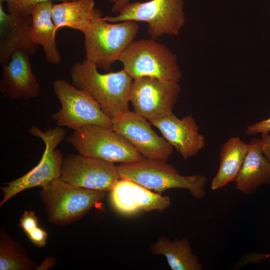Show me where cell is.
I'll list each match as a JSON object with an SVG mask.
<instances>
[{
    "label": "cell",
    "mask_w": 270,
    "mask_h": 270,
    "mask_svg": "<svg viewBox=\"0 0 270 270\" xmlns=\"http://www.w3.org/2000/svg\"><path fill=\"white\" fill-rule=\"evenodd\" d=\"M97 68L87 59L74 62L70 70L72 84L92 98L104 113L112 118L129 110L132 78L124 69L101 74Z\"/></svg>",
    "instance_id": "6da1fadb"
},
{
    "label": "cell",
    "mask_w": 270,
    "mask_h": 270,
    "mask_svg": "<svg viewBox=\"0 0 270 270\" xmlns=\"http://www.w3.org/2000/svg\"><path fill=\"white\" fill-rule=\"evenodd\" d=\"M138 30V25L134 21L108 23L102 17L101 11L96 8L89 27L83 33L86 59L98 68L110 71L122 52L134 40Z\"/></svg>",
    "instance_id": "7a4b0ae2"
},
{
    "label": "cell",
    "mask_w": 270,
    "mask_h": 270,
    "mask_svg": "<svg viewBox=\"0 0 270 270\" xmlns=\"http://www.w3.org/2000/svg\"><path fill=\"white\" fill-rule=\"evenodd\" d=\"M120 179L132 180L159 194L172 188L188 190L194 198L206 194L207 178L202 174L185 176L166 161L144 158L139 161L116 166Z\"/></svg>",
    "instance_id": "3957f363"
},
{
    "label": "cell",
    "mask_w": 270,
    "mask_h": 270,
    "mask_svg": "<svg viewBox=\"0 0 270 270\" xmlns=\"http://www.w3.org/2000/svg\"><path fill=\"white\" fill-rule=\"evenodd\" d=\"M176 59L166 46L151 38L132 41L118 60L133 80L151 77L179 83L182 76Z\"/></svg>",
    "instance_id": "277c9868"
},
{
    "label": "cell",
    "mask_w": 270,
    "mask_h": 270,
    "mask_svg": "<svg viewBox=\"0 0 270 270\" xmlns=\"http://www.w3.org/2000/svg\"><path fill=\"white\" fill-rule=\"evenodd\" d=\"M104 192L84 188L58 178L42 188L40 196L48 221L64 226L80 220L104 198Z\"/></svg>",
    "instance_id": "5b68a950"
},
{
    "label": "cell",
    "mask_w": 270,
    "mask_h": 270,
    "mask_svg": "<svg viewBox=\"0 0 270 270\" xmlns=\"http://www.w3.org/2000/svg\"><path fill=\"white\" fill-rule=\"evenodd\" d=\"M30 132L43 141L45 145L44 154L39 163L32 170L1 188L4 198L0 202V206L22 191L38 186L43 188L60 177L64 157L56 147L66 138L65 129L58 126L42 130L33 126L30 128Z\"/></svg>",
    "instance_id": "8992f818"
},
{
    "label": "cell",
    "mask_w": 270,
    "mask_h": 270,
    "mask_svg": "<svg viewBox=\"0 0 270 270\" xmlns=\"http://www.w3.org/2000/svg\"><path fill=\"white\" fill-rule=\"evenodd\" d=\"M66 141L80 154L112 162L128 164L144 158L124 136L99 125L76 129Z\"/></svg>",
    "instance_id": "52a82bcc"
},
{
    "label": "cell",
    "mask_w": 270,
    "mask_h": 270,
    "mask_svg": "<svg viewBox=\"0 0 270 270\" xmlns=\"http://www.w3.org/2000/svg\"><path fill=\"white\" fill-rule=\"evenodd\" d=\"M182 0H150L129 3L116 16H106V21L116 23L126 20L148 24L152 38L164 35L178 36L185 22Z\"/></svg>",
    "instance_id": "ba28073f"
},
{
    "label": "cell",
    "mask_w": 270,
    "mask_h": 270,
    "mask_svg": "<svg viewBox=\"0 0 270 270\" xmlns=\"http://www.w3.org/2000/svg\"><path fill=\"white\" fill-rule=\"evenodd\" d=\"M52 87L61 105L60 110L52 116L58 126L73 130L89 124L112 128L111 118L87 94L62 79L54 80Z\"/></svg>",
    "instance_id": "9c48e42d"
},
{
    "label": "cell",
    "mask_w": 270,
    "mask_h": 270,
    "mask_svg": "<svg viewBox=\"0 0 270 270\" xmlns=\"http://www.w3.org/2000/svg\"><path fill=\"white\" fill-rule=\"evenodd\" d=\"M180 92L178 83L142 77L132 82L129 100L134 112L150 121L172 114Z\"/></svg>",
    "instance_id": "30bf717a"
},
{
    "label": "cell",
    "mask_w": 270,
    "mask_h": 270,
    "mask_svg": "<svg viewBox=\"0 0 270 270\" xmlns=\"http://www.w3.org/2000/svg\"><path fill=\"white\" fill-rule=\"evenodd\" d=\"M60 178L84 188L110 190L120 180L114 162L80 153L64 158Z\"/></svg>",
    "instance_id": "8fae6325"
},
{
    "label": "cell",
    "mask_w": 270,
    "mask_h": 270,
    "mask_svg": "<svg viewBox=\"0 0 270 270\" xmlns=\"http://www.w3.org/2000/svg\"><path fill=\"white\" fill-rule=\"evenodd\" d=\"M112 129L124 136L144 158L167 161L173 148L152 129L146 119L129 110L111 118Z\"/></svg>",
    "instance_id": "7c38bea8"
},
{
    "label": "cell",
    "mask_w": 270,
    "mask_h": 270,
    "mask_svg": "<svg viewBox=\"0 0 270 270\" xmlns=\"http://www.w3.org/2000/svg\"><path fill=\"white\" fill-rule=\"evenodd\" d=\"M30 55L26 50L18 49L2 64L0 90L11 100H26L40 94V86L32 72Z\"/></svg>",
    "instance_id": "4fadbf2b"
},
{
    "label": "cell",
    "mask_w": 270,
    "mask_h": 270,
    "mask_svg": "<svg viewBox=\"0 0 270 270\" xmlns=\"http://www.w3.org/2000/svg\"><path fill=\"white\" fill-rule=\"evenodd\" d=\"M110 191L112 206L124 215L134 214L140 210L162 212L171 205L169 196L153 192L128 180H119Z\"/></svg>",
    "instance_id": "5bb4252c"
},
{
    "label": "cell",
    "mask_w": 270,
    "mask_h": 270,
    "mask_svg": "<svg viewBox=\"0 0 270 270\" xmlns=\"http://www.w3.org/2000/svg\"><path fill=\"white\" fill-rule=\"evenodd\" d=\"M149 122L184 160L196 156L206 146V138L191 114L179 118L172 113Z\"/></svg>",
    "instance_id": "9a60e30c"
},
{
    "label": "cell",
    "mask_w": 270,
    "mask_h": 270,
    "mask_svg": "<svg viewBox=\"0 0 270 270\" xmlns=\"http://www.w3.org/2000/svg\"><path fill=\"white\" fill-rule=\"evenodd\" d=\"M0 1V63H7L12 54L18 49L34 54L38 45L32 40L30 29L32 16H24L6 13Z\"/></svg>",
    "instance_id": "2e32d148"
},
{
    "label": "cell",
    "mask_w": 270,
    "mask_h": 270,
    "mask_svg": "<svg viewBox=\"0 0 270 270\" xmlns=\"http://www.w3.org/2000/svg\"><path fill=\"white\" fill-rule=\"evenodd\" d=\"M242 168L236 179V188L249 196L260 186L270 184V164L262 153L260 140L252 138Z\"/></svg>",
    "instance_id": "e0dca14e"
},
{
    "label": "cell",
    "mask_w": 270,
    "mask_h": 270,
    "mask_svg": "<svg viewBox=\"0 0 270 270\" xmlns=\"http://www.w3.org/2000/svg\"><path fill=\"white\" fill-rule=\"evenodd\" d=\"M52 2L40 3L32 10L30 34L32 41L42 48L46 60L52 64H58L61 62L62 56L56 40L57 30L52 18Z\"/></svg>",
    "instance_id": "ac0fdd59"
},
{
    "label": "cell",
    "mask_w": 270,
    "mask_h": 270,
    "mask_svg": "<svg viewBox=\"0 0 270 270\" xmlns=\"http://www.w3.org/2000/svg\"><path fill=\"white\" fill-rule=\"evenodd\" d=\"M249 148V144L240 138H230L222 146L218 172L211 183L212 190L234 182L242 168Z\"/></svg>",
    "instance_id": "d6986e66"
},
{
    "label": "cell",
    "mask_w": 270,
    "mask_h": 270,
    "mask_svg": "<svg viewBox=\"0 0 270 270\" xmlns=\"http://www.w3.org/2000/svg\"><path fill=\"white\" fill-rule=\"evenodd\" d=\"M152 254L164 256L172 270H202L198 256L193 252L188 238L184 237L170 240L160 237L150 247Z\"/></svg>",
    "instance_id": "ffe728a7"
},
{
    "label": "cell",
    "mask_w": 270,
    "mask_h": 270,
    "mask_svg": "<svg viewBox=\"0 0 270 270\" xmlns=\"http://www.w3.org/2000/svg\"><path fill=\"white\" fill-rule=\"evenodd\" d=\"M94 0H73L53 5L52 16L58 30L68 27L84 33L89 27L96 8Z\"/></svg>",
    "instance_id": "44dd1931"
},
{
    "label": "cell",
    "mask_w": 270,
    "mask_h": 270,
    "mask_svg": "<svg viewBox=\"0 0 270 270\" xmlns=\"http://www.w3.org/2000/svg\"><path fill=\"white\" fill-rule=\"evenodd\" d=\"M37 264L23 246L2 229L0 232V270H35Z\"/></svg>",
    "instance_id": "7402d4cb"
},
{
    "label": "cell",
    "mask_w": 270,
    "mask_h": 270,
    "mask_svg": "<svg viewBox=\"0 0 270 270\" xmlns=\"http://www.w3.org/2000/svg\"><path fill=\"white\" fill-rule=\"evenodd\" d=\"M68 1L73 0H0L6 3L8 13L19 16H31L32 10L38 4L47 1Z\"/></svg>",
    "instance_id": "603a6c76"
},
{
    "label": "cell",
    "mask_w": 270,
    "mask_h": 270,
    "mask_svg": "<svg viewBox=\"0 0 270 270\" xmlns=\"http://www.w3.org/2000/svg\"><path fill=\"white\" fill-rule=\"evenodd\" d=\"M18 226L26 234L38 226V219L35 212L32 210L25 211L21 216Z\"/></svg>",
    "instance_id": "cb8c5ba5"
},
{
    "label": "cell",
    "mask_w": 270,
    "mask_h": 270,
    "mask_svg": "<svg viewBox=\"0 0 270 270\" xmlns=\"http://www.w3.org/2000/svg\"><path fill=\"white\" fill-rule=\"evenodd\" d=\"M30 240L36 246L42 248L46 244L48 234L39 226L26 234Z\"/></svg>",
    "instance_id": "d4e9b609"
},
{
    "label": "cell",
    "mask_w": 270,
    "mask_h": 270,
    "mask_svg": "<svg viewBox=\"0 0 270 270\" xmlns=\"http://www.w3.org/2000/svg\"><path fill=\"white\" fill-rule=\"evenodd\" d=\"M269 257H270V254L262 252L247 254L240 259L235 268H240L250 262L254 264L261 263L266 260Z\"/></svg>",
    "instance_id": "484cf974"
},
{
    "label": "cell",
    "mask_w": 270,
    "mask_h": 270,
    "mask_svg": "<svg viewBox=\"0 0 270 270\" xmlns=\"http://www.w3.org/2000/svg\"><path fill=\"white\" fill-rule=\"evenodd\" d=\"M270 132V117L266 120L250 124L246 127V133L248 136Z\"/></svg>",
    "instance_id": "4316f807"
},
{
    "label": "cell",
    "mask_w": 270,
    "mask_h": 270,
    "mask_svg": "<svg viewBox=\"0 0 270 270\" xmlns=\"http://www.w3.org/2000/svg\"><path fill=\"white\" fill-rule=\"evenodd\" d=\"M260 140L261 148L263 154L270 164V134H261Z\"/></svg>",
    "instance_id": "83f0119b"
},
{
    "label": "cell",
    "mask_w": 270,
    "mask_h": 270,
    "mask_svg": "<svg viewBox=\"0 0 270 270\" xmlns=\"http://www.w3.org/2000/svg\"><path fill=\"white\" fill-rule=\"evenodd\" d=\"M112 4V12H118L122 8L130 3V0H108Z\"/></svg>",
    "instance_id": "f1b7e54d"
},
{
    "label": "cell",
    "mask_w": 270,
    "mask_h": 270,
    "mask_svg": "<svg viewBox=\"0 0 270 270\" xmlns=\"http://www.w3.org/2000/svg\"><path fill=\"white\" fill-rule=\"evenodd\" d=\"M56 264L54 258L50 256L46 258L42 263L38 266L37 270H46L52 267Z\"/></svg>",
    "instance_id": "f546056e"
}]
</instances>
